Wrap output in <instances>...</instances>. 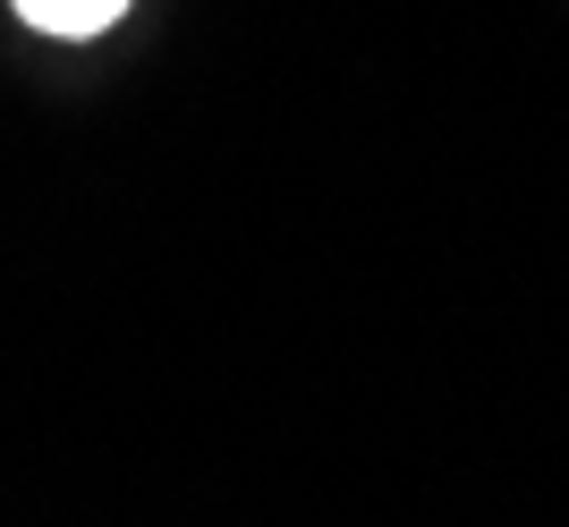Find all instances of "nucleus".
I'll return each mask as SVG.
<instances>
[{
    "instance_id": "nucleus-1",
    "label": "nucleus",
    "mask_w": 569,
    "mask_h": 527,
    "mask_svg": "<svg viewBox=\"0 0 569 527\" xmlns=\"http://www.w3.org/2000/svg\"><path fill=\"white\" fill-rule=\"evenodd\" d=\"M9 9L51 43H94V34H111L128 18V0H9Z\"/></svg>"
}]
</instances>
